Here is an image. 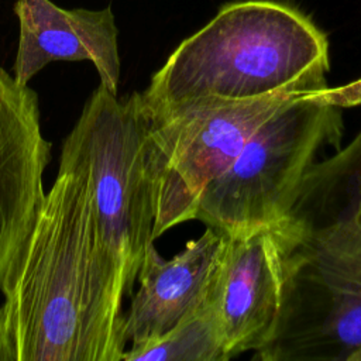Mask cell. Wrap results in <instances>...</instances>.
Returning <instances> with one entry per match:
<instances>
[{
  "instance_id": "5",
  "label": "cell",
  "mask_w": 361,
  "mask_h": 361,
  "mask_svg": "<svg viewBox=\"0 0 361 361\" xmlns=\"http://www.w3.org/2000/svg\"><path fill=\"white\" fill-rule=\"evenodd\" d=\"M296 96L300 94L247 100L204 96L166 104H151L141 96L148 162L157 186L154 238L195 220L204 188L234 162L254 133Z\"/></svg>"
},
{
  "instance_id": "7",
  "label": "cell",
  "mask_w": 361,
  "mask_h": 361,
  "mask_svg": "<svg viewBox=\"0 0 361 361\" xmlns=\"http://www.w3.org/2000/svg\"><path fill=\"white\" fill-rule=\"evenodd\" d=\"M292 227L286 219L226 235L212 285L228 360L267 347L278 329Z\"/></svg>"
},
{
  "instance_id": "8",
  "label": "cell",
  "mask_w": 361,
  "mask_h": 361,
  "mask_svg": "<svg viewBox=\"0 0 361 361\" xmlns=\"http://www.w3.org/2000/svg\"><path fill=\"white\" fill-rule=\"evenodd\" d=\"M51 147L42 134L37 93L0 66V285L45 200Z\"/></svg>"
},
{
  "instance_id": "4",
  "label": "cell",
  "mask_w": 361,
  "mask_h": 361,
  "mask_svg": "<svg viewBox=\"0 0 361 361\" xmlns=\"http://www.w3.org/2000/svg\"><path fill=\"white\" fill-rule=\"evenodd\" d=\"M292 227L285 299L262 361H361V230L353 220Z\"/></svg>"
},
{
  "instance_id": "14",
  "label": "cell",
  "mask_w": 361,
  "mask_h": 361,
  "mask_svg": "<svg viewBox=\"0 0 361 361\" xmlns=\"http://www.w3.org/2000/svg\"><path fill=\"white\" fill-rule=\"evenodd\" d=\"M353 221L361 230V185H360V190H358V199H357V206H355V213H354Z\"/></svg>"
},
{
  "instance_id": "10",
  "label": "cell",
  "mask_w": 361,
  "mask_h": 361,
  "mask_svg": "<svg viewBox=\"0 0 361 361\" xmlns=\"http://www.w3.org/2000/svg\"><path fill=\"white\" fill-rule=\"evenodd\" d=\"M226 234L206 227L204 233L165 259L154 243L140 267L138 290L126 313V334L131 344L155 338L197 310L207 299Z\"/></svg>"
},
{
  "instance_id": "3",
  "label": "cell",
  "mask_w": 361,
  "mask_h": 361,
  "mask_svg": "<svg viewBox=\"0 0 361 361\" xmlns=\"http://www.w3.org/2000/svg\"><path fill=\"white\" fill-rule=\"evenodd\" d=\"M59 161L82 172L99 241L124 295L131 296L145 251L155 240L157 214L140 92L118 97L99 83L66 135Z\"/></svg>"
},
{
  "instance_id": "12",
  "label": "cell",
  "mask_w": 361,
  "mask_h": 361,
  "mask_svg": "<svg viewBox=\"0 0 361 361\" xmlns=\"http://www.w3.org/2000/svg\"><path fill=\"white\" fill-rule=\"evenodd\" d=\"M305 100L313 102L322 106L331 107H353L361 104V79H357L348 85L338 87H324L317 92L302 94Z\"/></svg>"
},
{
  "instance_id": "11",
  "label": "cell",
  "mask_w": 361,
  "mask_h": 361,
  "mask_svg": "<svg viewBox=\"0 0 361 361\" xmlns=\"http://www.w3.org/2000/svg\"><path fill=\"white\" fill-rule=\"evenodd\" d=\"M220 319L212 299L166 333L131 344L123 361H227Z\"/></svg>"
},
{
  "instance_id": "9",
  "label": "cell",
  "mask_w": 361,
  "mask_h": 361,
  "mask_svg": "<svg viewBox=\"0 0 361 361\" xmlns=\"http://www.w3.org/2000/svg\"><path fill=\"white\" fill-rule=\"evenodd\" d=\"M20 38L13 75L21 85L55 61H89L100 85L118 94V28L110 7L66 10L51 0H17Z\"/></svg>"
},
{
  "instance_id": "2",
  "label": "cell",
  "mask_w": 361,
  "mask_h": 361,
  "mask_svg": "<svg viewBox=\"0 0 361 361\" xmlns=\"http://www.w3.org/2000/svg\"><path fill=\"white\" fill-rule=\"evenodd\" d=\"M329 42L300 11L268 0L223 6L185 38L141 92L151 104L261 99L327 87Z\"/></svg>"
},
{
  "instance_id": "6",
  "label": "cell",
  "mask_w": 361,
  "mask_h": 361,
  "mask_svg": "<svg viewBox=\"0 0 361 361\" xmlns=\"http://www.w3.org/2000/svg\"><path fill=\"white\" fill-rule=\"evenodd\" d=\"M341 135L338 107L293 97L248 140L202 192L195 219L226 235L283 220L326 142Z\"/></svg>"
},
{
  "instance_id": "1",
  "label": "cell",
  "mask_w": 361,
  "mask_h": 361,
  "mask_svg": "<svg viewBox=\"0 0 361 361\" xmlns=\"http://www.w3.org/2000/svg\"><path fill=\"white\" fill-rule=\"evenodd\" d=\"M0 290L17 361H123L124 290L109 262L82 172L58 175Z\"/></svg>"
},
{
  "instance_id": "13",
  "label": "cell",
  "mask_w": 361,
  "mask_h": 361,
  "mask_svg": "<svg viewBox=\"0 0 361 361\" xmlns=\"http://www.w3.org/2000/svg\"><path fill=\"white\" fill-rule=\"evenodd\" d=\"M0 361H17V354L10 337L4 312L0 306Z\"/></svg>"
}]
</instances>
